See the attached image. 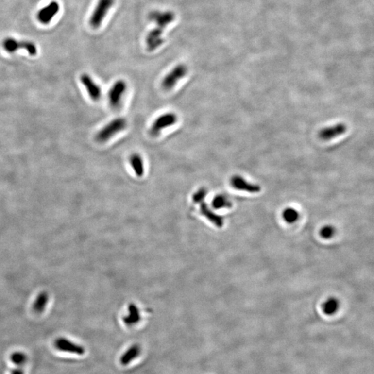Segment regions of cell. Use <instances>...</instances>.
<instances>
[{"label": "cell", "mask_w": 374, "mask_h": 374, "mask_svg": "<svg viewBox=\"0 0 374 374\" xmlns=\"http://www.w3.org/2000/svg\"><path fill=\"white\" fill-rule=\"evenodd\" d=\"M339 306L340 304L338 299L334 297H331L323 304V312L327 315H334L339 309Z\"/></svg>", "instance_id": "17"}, {"label": "cell", "mask_w": 374, "mask_h": 374, "mask_svg": "<svg viewBox=\"0 0 374 374\" xmlns=\"http://www.w3.org/2000/svg\"><path fill=\"white\" fill-rule=\"evenodd\" d=\"M10 360L16 366H22L27 363L28 357L27 354L22 351H15L10 355Z\"/></svg>", "instance_id": "18"}, {"label": "cell", "mask_w": 374, "mask_h": 374, "mask_svg": "<svg viewBox=\"0 0 374 374\" xmlns=\"http://www.w3.org/2000/svg\"><path fill=\"white\" fill-rule=\"evenodd\" d=\"M54 346L58 351L79 356L83 355L85 351L83 346L73 342L66 338H57L54 341Z\"/></svg>", "instance_id": "9"}, {"label": "cell", "mask_w": 374, "mask_h": 374, "mask_svg": "<svg viewBox=\"0 0 374 374\" xmlns=\"http://www.w3.org/2000/svg\"><path fill=\"white\" fill-rule=\"evenodd\" d=\"M335 234H336V229L331 225L323 226L320 231V236L323 239L331 238L335 235Z\"/></svg>", "instance_id": "22"}, {"label": "cell", "mask_w": 374, "mask_h": 374, "mask_svg": "<svg viewBox=\"0 0 374 374\" xmlns=\"http://www.w3.org/2000/svg\"><path fill=\"white\" fill-rule=\"evenodd\" d=\"M187 72H188V69L185 65H177L173 69L164 76L162 81V88L167 91L173 89L179 81L186 76Z\"/></svg>", "instance_id": "5"}, {"label": "cell", "mask_w": 374, "mask_h": 374, "mask_svg": "<svg viewBox=\"0 0 374 374\" xmlns=\"http://www.w3.org/2000/svg\"><path fill=\"white\" fill-rule=\"evenodd\" d=\"M141 353L140 346L138 344H134L131 346L120 357V363L122 365H127L131 363L132 361L136 358Z\"/></svg>", "instance_id": "15"}, {"label": "cell", "mask_w": 374, "mask_h": 374, "mask_svg": "<svg viewBox=\"0 0 374 374\" xmlns=\"http://www.w3.org/2000/svg\"><path fill=\"white\" fill-rule=\"evenodd\" d=\"M283 219L287 223L292 224L298 220L299 215L298 211L292 207L286 208L282 214Z\"/></svg>", "instance_id": "21"}, {"label": "cell", "mask_w": 374, "mask_h": 374, "mask_svg": "<svg viewBox=\"0 0 374 374\" xmlns=\"http://www.w3.org/2000/svg\"><path fill=\"white\" fill-rule=\"evenodd\" d=\"M149 19L156 24L154 29L147 34L146 37V47L148 51H153L162 46L164 42L162 37L164 30L166 27L172 23L175 19V14L173 11H153L149 15Z\"/></svg>", "instance_id": "1"}, {"label": "cell", "mask_w": 374, "mask_h": 374, "mask_svg": "<svg viewBox=\"0 0 374 374\" xmlns=\"http://www.w3.org/2000/svg\"><path fill=\"white\" fill-rule=\"evenodd\" d=\"M60 10V6L56 1H51L50 4L40 10L37 14V19L42 24H47L51 22L55 16L58 14Z\"/></svg>", "instance_id": "12"}, {"label": "cell", "mask_w": 374, "mask_h": 374, "mask_svg": "<svg viewBox=\"0 0 374 374\" xmlns=\"http://www.w3.org/2000/svg\"><path fill=\"white\" fill-rule=\"evenodd\" d=\"M127 121L123 117H119L109 122L96 135V140L100 143L106 142L119 133L126 129Z\"/></svg>", "instance_id": "2"}, {"label": "cell", "mask_w": 374, "mask_h": 374, "mask_svg": "<svg viewBox=\"0 0 374 374\" xmlns=\"http://www.w3.org/2000/svg\"><path fill=\"white\" fill-rule=\"evenodd\" d=\"M80 80L87 91L89 98L93 102H99L102 97V89L100 86L89 75L87 74L81 75Z\"/></svg>", "instance_id": "8"}, {"label": "cell", "mask_w": 374, "mask_h": 374, "mask_svg": "<svg viewBox=\"0 0 374 374\" xmlns=\"http://www.w3.org/2000/svg\"><path fill=\"white\" fill-rule=\"evenodd\" d=\"M201 212L204 217L210 221L211 223L215 224L218 227H221L223 225L224 222L222 217L211 211L206 203H201Z\"/></svg>", "instance_id": "14"}, {"label": "cell", "mask_w": 374, "mask_h": 374, "mask_svg": "<svg viewBox=\"0 0 374 374\" xmlns=\"http://www.w3.org/2000/svg\"><path fill=\"white\" fill-rule=\"evenodd\" d=\"M49 302V296L45 292H42L37 296L36 300L34 303V310L37 313L44 311Z\"/></svg>", "instance_id": "19"}, {"label": "cell", "mask_w": 374, "mask_h": 374, "mask_svg": "<svg viewBox=\"0 0 374 374\" xmlns=\"http://www.w3.org/2000/svg\"><path fill=\"white\" fill-rule=\"evenodd\" d=\"M128 311H129L128 315L123 318L124 323L128 325V326H132V325H134L139 323L141 317L137 307L135 304H131L129 308H128Z\"/></svg>", "instance_id": "16"}, {"label": "cell", "mask_w": 374, "mask_h": 374, "mask_svg": "<svg viewBox=\"0 0 374 374\" xmlns=\"http://www.w3.org/2000/svg\"><path fill=\"white\" fill-rule=\"evenodd\" d=\"M212 206L215 209H224V208L231 207L232 203L225 196L218 195L213 199Z\"/></svg>", "instance_id": "20"}, {"label": "cell", "mask_w": 374, "mask_h": 374, "mask_svg": "<svg viewBox=\"0 0 374 374\" xmlns=\"http://www.w3.org/2000/svg\"><path fill=\"white\" fill-rule=\"evenodd\" d=\"M115 0H99L89 19V24L93 29H98L108 14L109 10L115 4Z\"/></svg>", "instance_id": "3"}, {"label": "cell", "mask_w": 374, "mask_h": 374, "mask_svg": "<svg viewBox=\"0 0 374 374\" xmlns=\"http://www.w3.org/2000/svg\"><path fill=\"white\" fill-rule=\"evenodd\" d=\"M230 183L232 187H234L235 189L239 190V191H246L252 193H258L261 191V187L258 185L249 183L240 175H234L231 178Z\"/></svg>", "instance_id": "11"}, {"label": "cell", "mask_w": 374, "mask_h": 374, "mask_svg": "<svg viewBox=\"0 0 374 374\" xmlns=\"http://www.w3.org/2000/svg\"><path fill=\"white\" fill-rule=\"evenodd\" d=\"M126 90L127 84L123 80H118L112 85L108 94L109 104L112 108L116 109L120 106Z\"/></svg>", "instance_id": "6"}, {"label": "cell", "mask_w": 374, "mask_h": 374, "mask_svg": "<svg viewBox=\"0 0 374 374\" xmlns=\"http://www.w3.org/2000/svg\"><path fill=\"white\" fill-rule=\"evenodd\" d=\"M2 45L4 50L9 53H14L19 49H23L28 51L31 56H35L37 53V48L35 45L29 41H18L15 40L14 38L9 37L5 39Z\"/></svg>", "instance_id": "7"}, {"label": "cell", "mask_w": 374, "mask_h": 374, "mask_svg": "<svg viewBox=\"0 0 374 374\" xmlns=\"http://www.w3.org/2000/svg\"><path fill=\"white\" fill-rule=\"evenodd\" d=\"M347 127L344 123H338L334 126L326 127L319 132L318 136L323 141H330L337 136L344 134Z\"/></svg>", "instance_id": "10"}, {"label": "cell", "mask_w": 374, "mask_h": 374, "mask_svg": "<svg viewBox=\"0 0 374 374\" xmlns=\"http://www.w3.org/2000/svg\"><path fill=\"white\" fill-rule=\"evenodd\" d=\"M129 162L136 176L139 178L144 176L145 173V167H144V159L140 154H132L129 158Z\"/></svg>", "instance_id": "13"}, {"label": "cell", "mask_w": 374, "mask_h": 374, "mask_svg": "<svg viewBox=\"0 0 374 374\" xmlns=\"http://www.w3.org/2000/svg\"><path fill=\"white\" fill-rule=\"evenodd\" d=\"M207 195L206 188H201L193 195V201L194 203H200L203 202Z\"/></svg>", "instance_id": "23"}, {"label": "cell", "mask_w": 374, "mask_h": 374, "mask_svg": "<svg viewBox=\"0 0 374 374\" xmlns=\"http://www.w3.org/2000/svg\"><path fill=\"white\" fill-rule=\"evenodd\" d=\"M178 121V115L174 112L162 114L157 117L151 125L150 134L154 136H157L164 130L176 124Z\"/></svg>", "instance_id": "4"}, {"label": "cell", "mask_w": 374, "mask_h": 374, "mask_svg": "<svg viewBox=\"0 0 374 374\" xmlns=\"http://www.w3.org/2000/svg\"><path fill=\"white\" fill-rule=\"evenodd\" d=\"M11 374H25V372L22 366H17L16 368L11 370Z\"/></svg>", "instance_id": "24"}]
</instances>
